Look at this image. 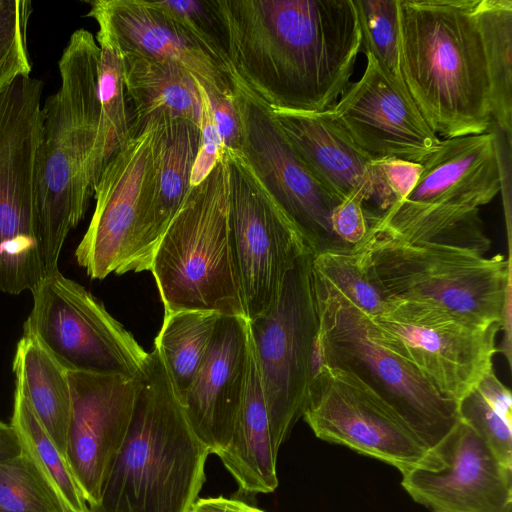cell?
I'll list each match as a JSON object with an SVG mask.
<instances>
[{
    "mask_svg": "<svg viewBox=\"0 0 512 512\" xmlns=\"http://www.w3.org/2000/svg\"><path fill=\"white\" fill-rule=\"evenodd\" d=\"M88 17L102 19L122 53L175 63L207 87L234 93L226 69L157 0H94Z\"/></svg>",
    "mask_w": 512,
    "mask_h": 512,
    "instance_id": "21",
    "label": "cell"
},
{
    "mask_svg": "<svg viewBox=\"0 0 512 512\" xmlns=\"http://www.w3.org/2000/svg\"><path fill=\"white\" fill-rule=\"evenodd\" d=\"M219 317L213 311L165 312L154 347L181 404L202 365Z\"/></svg>",
    "mask_w": 512,
    "mask_h": 512,
    "instance_id": "27",
    "label": "cell"
},
{
    "mask_svg": "<svg viewBox=\"0 0 512 512\" xmlns=\"http://www.w3.org/2000/svg\"><path fill=\"white\" fill-rule=\"evenodd\" d=\"M21 453L18 437L11 427L0 421V462L15 457Z\"/></svg>",
    "mask_w": 512,
    "mask_h": 512,
    "instance_id": "42",
    "label": "cell"
},
{
    "mask_svg": "<svg viewBox=\"0 0 512 512\" xmlns=\"http://www.w3.org/2000/svg\"><path fill=\"white\" fill-rule=\"evenodd\" d=\"M241 491L271 493L278 487V452L271 437L270 420L249 335L246 389L231 440L217 455Z\"/></svg>",
    "mask_w": 512,
    "mask_h": 512,
    "instance_id": "25",
    "label": "cell"
},
{
    "mask_svg": "<svg viewBox=\"0 0 512 512\" xmlns=\"http://www.w3.org/2000/svg\"><path fill=\"white\" fill-rule=\"evenodd\" d=\"M209 454L154 347L143 366L127 436L89 512H190Z\"/></svg>",
    "mask_w": 512,
    "mask_h": 512,
    "instance_id": "4",
    "label": "cell"
},
{
    "mask_svg": "<svg viewBox=\"0 0 512 512\" xmlns=\"http://www.w3.org/2000/svg\"><path fill=\"white\" fill-rule=\"evenodd\" d=\"M96 41L100 128L97 162L100 175L110 159L130 140V118L125 95L123 54L108 25L100 18Z\"/></svg>",
    "mask_w": 512,
    "mask_h": 512,
    "instance_id": "30",
    "label": "cell"
},
{
    "mask_svg": "<svg viewBox=\"0 0 512 512\" xmlns=\"http://www.w3.org/2000/svg\"><path fill=\"white\" fill-rule=\"evenodd\" d=\"M203 87L214 124L222 141L223 151L241 152L242 124L235 92L221 93L213 88L204 85Z\"/></svg>",
    "mask_w": 512,
    "mask_h": 512,
    "instance_id": "39",
    "label": "cell"
},
{
    "mask_svg": "<svg viewBox=\"0 0 512 512\" xmlns=\"http://www.w3.org/2000/svg\"><path fill=\"white\" fill-rule=\"evenodd\" d=\"M122 54L130 139L161 120L182 118L201 126L202 100L193 74L169 61Z\"/></svg>",
    "mask_w": 512,
    "mask_h": 512,
    "instance_id": "24",
    "label": "cell"
},
{
    "mask_svg": "<svg viewBox=\"0 0 512 512\" xmlns=\"http://www.w3.org/2000/svg\"><path fill=\"white\" fill-rule=\"evenodd\" d=\"M459 416L483 439L499 463L512 470V414L490 403L475 387L459 402Z\"/></svg>",
    "mask_w": 512,
    "mask_h": 512,
    "instance_id": "35",
    "label": "cell"
},
{
    "mask_svg": "<svg viewBox=\"0 0 512 512\" xmlns=\"http://www.w3.org/2000/svg\"><path fill=\"white\" fill-rule=\"evenodd\" d=\"M302 417L317 438L380 460L401 474L424 465L430 451L371 388L326 364L312 374Z\"/></svg>",
    "mask_w": 512,
    "mask_h": 512,
    "instance_id": "14",
    "label": "cell"
},
{
    "mask_svg": "<svg viewBox=\"0 0 512 512\" xmlns=\"http://www.w3.org/2000/svg\"><path fill=\"white\" fill-rule=\"evenodd\" d=\"M190 512H264L237 499L223 496L198 498Z\"/></svg>",
    "mask_w": 512,
    "mask_h": 512,
    "instance_id": "41",
    "label": "cell"
},
{
    "mask_svg": "<svg viewBox=\"0 0 512 512\" xmlns=\"http://www.w3.org/2000/svg\"><path fill=\"white\" fill-rule=\"evenodd\" d=\"M331 225L336 239L344 248L359 246L369 229L364 198L360 194L344 198L332 212Z\"/></svg>",
    "mask_w": 512,
    "mask_h": 512,
    "instance_id": "38",
    "label": "cell"
},
{
    "mask_svg": "<svg viewBox=\"0 0 512 512\" xmlns=\"http://www.w3.org/2000/svg\"><path fill=\"white\" fill-rule=\"evenodd\" d=\"M236 82L271 111L330 109L361 33L353 0H214Z\"/></svg>",
    "mask_w": 512,
    "mask_h": 512,
    "instance_id": "1",
    "label": "cell"
},
{
    "mask_svg": "<svg viewBox=\"0 0 512 512\" xmlns=\"http://www.w3.org/2000/svg\"><path fill=\"white\" fill-rule=\"evenodd\" d=\"M33 306L23 331L66 370L135 378L148 352L76 281L56 271L31 291Z\"/></svg>",
    "mask_w": 512,
    "mask_h": 512,
    "instance_id": "12",
    "label": "cell"
},
{
    "mask_svg": "<svg viewBox=\"0 0 512 512\" xmlns=\"http://www.w3.org/2000/svg\"><path fill=\"white\" fill-rule=\"evenodd\" d=\"M229 170V221L246 318L270 311L296 261L313 252L261 184L241 152H225Z\"/></svg>",
    "mask_w": 512,
    "mask_h": 512,
    "instance_id": "13",
    "label": "cell"
},
{
    "mask_svg": "<svg viewBox=\"0 0 512 512\" xmlns=\"http://www.w3.org/2000/svg\"><path fill=\"white\" fill-rule=\"evenodd\" d=\"M354 249L390 299L440 307L479 326L501 323L511 311V262L501 254L435 244L374 243Z\"/></svg>",
    "mask_w": 512,
    "mask_h": 512,
    "instance_id": "8",
    "label": "cell"
},
{
    "mask_svg": "<svg viewBox=\"0 0 512 512\" xmlns=\"http://www.w3.org/2000/svg\"><path fill=\"white\" fill-rule=\"evenodd\" d=\"M12 369L15 388L65 456L72 414L67 371L33 336L26 334L17 343Z\"/></svg>",
    "mask_w": 512,
    "mask_h": 512,
    "instance_id": "26",
    "label": "cell"
},
{
    "mask_svg": "<svg viewBox=\"0 0 512 512\" xmlns=\"http://www.w3.org/2000/svg\"><path fill=\"white\" fill-rule=\"evenodd\" d=\"M475 12L485 47L492 121L511 146L512 1L477 0Z\"/></svg>",
    "mask_w": 512,
    "mask_h": 512,
    "instance_id": "29",
    "label": "cell"
},
{
    "mask_svg": "<svg viewBox=\"0 0 512 512\" xmlns=\"http://www.w3.org/2000/svg\"><path fill=\"white\" fill-rule=\"evenodd\" d=\"M99 53L90 31L75 30L58 62L59 89L42 106L36 214L46 276L58 271L64 242L85 216L100 178Z\"/></svg>",
    "mask_w": 512,
    "mask_h": 512,
    "instance_id": "2",
    "label": "cell"
},
{
    "mask_svg": "<svg viewBox=\"0 0 512 512\" xmlns=\"http://www.w3.org/2000/svg\"><path fill=\"white\" fill-rule=\"evenodd\" d=\"M477 0H398L400 68L428 126L448 138L492 125Z\"/></svg>",
    "mask_w": 512,
    "mask_h": 512,
    "instance_id": "3",
    "label": "cell"
},
{
    "mask_svg": "<svg viewBox=\"0 0 512 512\" xmlns=\"http://www.w3.org/2000/svg\"><path fill=\"white\" fill-rule=\"evenodd\" d=\"M152 123L153 195L121 274L150 270L162 235L191 189V173L200 145V127L182 118Z\"/></svg>",
    "mask_w": 512,
    "mask_h": 512,
    "instance_id": "23",
    "label": "cell"
},
{
    "mask_svg": "<svg viewBox=\"0 0 512 512\" xmlns=\"http://www.w3.org/2000/svg\"><path fill=\"white\" fill-rule=\"evenodd\" d=\"M401 475L403 489L430 512H506L512 507V470L461 420L429 451L424 465Z\"/></svg>",
    "mask_w": 512,
    "mask_h": 512,
    "instance_id": "17",
    "label": "cell"
},
{
    "mask_svg": "<svg viewBox=\"0 0 512 512\" xmlns=\"http://www.w3.org/2000/svg\"><path fill=\"white\" fill-rule=\"evenodd\" d=\"M421 164L412 191L368 221V233L360 245L427 242L484 255L491 241L479 208L490 203L503 185L497 132L441 140Z\"/></svg>",
    "mask_w": 512,
    "mask_h": 512,
    "instance_id": "5",
    "label": "cell"
},
{
    "mask_svg": "<svg viewBox=\"0 0 512 512\" xmlns=\"http://www.w3.org/2000/svg\"><path fill=\"white\" fill-rule=\"evenodd\" d=\"M32 11L29 0H0V94L31 74L27 28Z\"/></svg>",
    "mask_w": 512,
    "mask_h": 512,
    "instance_id": "34",
    "label": "cell"
},
{
    "mask_svg": "<svg viewBox=\"0 0 512 512\" xmlns=\"http://www.w3.org/2000/svg\"><path fill=\"white\" fill-rule=\"evenodd\" d=\"M313 252L288 272L276 305L248 320L250 340L278 452L302 417L315 363L319 313Z\"/></svg>",
    "mask_w": 512,
    "mask_h": 512,
    "instance_id": "10",
    "label": "cell"
},
{
    "mask_svg": "<svg viewBox=\"0 0 512 512\" xmlns=\"http://www.w3.org/2000/svg\"><path fill=\"white\" fill-rule=\"evenodd\" d=\"M11 427L21 452L59 501L64 512H89L65 456L47 434L21 392L15 388Z\"/></svg>",
    "mask_w": 512,
    "mask_h": 512,
    "instance_id": "28",
    "label": "cell"
},
{
    "mask_svg": "<svg viewBox=\"0 0 512 512\" xmlns=\"http://www.w3.org/2000/svg\"><path fill=\"white\" fill-rule=\"evenodd\" d=\"M271 111V110H270ZM295 153L313 176L340 200L360 194L374 204L377 182L372 160L352 141L332 110L271 111Z\"/></svg>",
    "mask_w": 512,
    "mask_h": 512,
    "instance_id": "22",
    "label": "cell"
},
{
    "mask_svg": "<svg viewBox=\"0 0 512 512\" xmlns=\"http://www.w3.org/2000/svg\"><path fill=\"white\" fill-rule=\"evenodd\" d=\"M249 367L248 319L220 315L202 365L183 402L185 416L210 454L228 446Z\"/></svg>",
    "mask_w": 512,
    "mask_h": 512,
    "instance_id": "20",
    "label": "cell"
},
{
    "mask_svg": "<svg viewBox=\"0 0 512 512\" xmlns=\"http://www.w3.org/2000/svg\"><path fill=\"white\" fill-rule=\"evenodd\" d=\"M149 271L165 312L200 310L246 318L231 241L224 153L209 175L191 187Z\"/></svg>",
    "mask_w": 512,
    "mask_h": 512,
    "instance_id": "6",
    "label": "cell"
},
{
    "mask_svg": "<svg viewBox=\"0 0 512 512\" xmlns=\"http://www.w3.org/2000/svg\"><path fill=\"white\" fill-rule=\"evenodd\" d=\"M367 324L380 344L458 404L493 370L501 323L479 326L432 304L390 299Z\"/></svg>",
    "mask_w": 512,
    "mask_h": 512,
    "instance_id": "11",
    "label": "cell"
},
{
    "mask_svg": "<svg viewBox=\"0 0 512 512\" xmlns=\"http://www.w3.org/2000/svg\"><path fill=\"white\" fill-rule=\"evenodd\" d=\"M314 276L319 365L355 375L396 411L428 450L437 447L460 421L459 404L380 344L368 328L367 315Z\"/></svg>",
    "mask_w": 512,
    "mask_h": 512,
    "instance_id": "7",
    "label": "cell"
},
{
    "mask_svg": "<svg viewBox=\"0 0 512 512\" xmlns=\"http://www.w3.org/2000/svg\"><path fill=\"white\" fill-rule=\"evenodd\" d=\"M153 141L150 123L110 159L94 188L95 209L75 250L92 279L121 275L129 257L153 195Z\"/></svg>",
    "mask_w": 512,
    "mask_h": 512,
    "instance_id": "16",
    "label": "cell"
},
{
    "mask_svg": "<svg viewBox=\"0 0 512 512\" xmlns=\"http://www.w3.org/2000/svg\"><path fill=\"white\" fill-rule=\"evenodd\" d=\"M352 141L372 161L397 158L422 163L441 140L428 126L404 83L366 53V67L330 108Z\"/></svg>",
    "mask_w": 512,
    "mask_h": 512,
    "instance_id": "19",
    "label": "cell"
},
{
    "mask_svg": "<svg viewBox=\"0 0 512 512\" xmlns=\"http://www.w3.org/2000/svg\"><path fill=\"white\" fill-rule=\"evenodd\" d=\"M157 2L226 69L231 77L224 28L214 0H157Z\"/></svg>",
    "mask_w": 512,
    "mask_h": 512,
    "instance_id": "36",
    "label": "cell"
},
{
    "mask_svg": "<svg viewBox=\"0 0 512 512\" xmlns=\"http://www.w3.org/2000/svg\"><path fill=\"white\" fill-rule=\"evenodd\" d=\"M198 87L202 100L201 137L198 153L191 173V187L201 183L213 170L223 155L222 141L212 118L206 92L199 79Z\"/></svg>",
    "mask_w": 512,
    "mask_h": 512,
    "instance_id": "40",
    "label": "cell"
},
{
    "mask_svg": "<svg viewBox=\"0 0 512 512\" xmlns=\"http://www.w3.org/2000/svg\"><path fill=\"white\" fill-rule=\"evenodd\" d=\"M41 80L16 79L0 94V291H32L46 277L37 238Z\"/></svg>",
    "mask_w": 512,
    "mask_h": 512,
    "instance_id": "9",
    "label": "cell"
},
{
    "mask_svg": "<svg viewBox=\"0 0 512 512\" xmlns=\"http://www.w3.org/2000/svg\"><path fill=\"white\" fill-rule=\"evenodd\" d=\"M0 512H64L27 457L0 462Z\"/></svg>",
    "mask_w": 512,
    "mask_h": 512,
    "instance_id": "33",
    "label": "cell"
},
{
    "mask_svg": "<svg viewBox=\"0 0 512 512\" xmlns=\"http://www.w3.org/2000/svg\"><path fill=\"white\" fill-rule=\"evenodd\" d=\"M377 182L376 216L401 202L414 188L422 164L397 158L372 161ZM375 216V217H376Z\"/></svg>",
    "mask_w": 512,
    "mask_h": 512,
    "instance_id": "37",
    "label": "cell"
},
{
    "mask_svg": "<svg viewBox=\"0 0 512 512\" xmlns=\"http://www.w3.org/2000/svg\"><path fill=\"white\" fill-rule=\"evenodd\" d=\"M141 375L129 378L67 371L72 414L65 458L88 508L100 501L106 478L127 436Z\"/></svg>",
    "mask_w": 512,
    "mask_h": 512,
    "instance_id": "18",
    "label": "cell"
},
{
    "mask_svg": "<svg viewBox=\"0 0 512 512\" xmlns=\"http://www.w3.org/2000/svg\"><path fill=\"white\" fill-rule=\"evenodd\" d=\"M234 86L242 124L241 153L256 177L314 254L346 249L331 225L332 212L342 200L304 165L270 109L238 83Z\"/></svg>",
    "mask_w": 512,
    "mask_h": 512,
    "instance_id": "15",
    "label": "cell"
},
{
    "mask_svg": "<svg viewBox=\"0 0 512 512\" xmlns=\"http://www.w3.org/2000/svg\"><path fill=\"white\" fill-rule=\"evenodd\" d=\"M506 512H512V507L509 508Z\"/></svg>",
    "mask_w": 512,
    "mask_h": 512,
    "instance_id": "43",
    "label": "cell"
},
{
    "mask_svg": "<svg viewBox=\"0 0 512 512\" xmlns=\"http://www.w3.org/2000/svg\"><path fill=\"white\" fill-rule=\"evenodd\" d=\"M313 271L325 285L342 295L368 317L380 315L389 303L367 255L359 249L327 250L313 257Z\"/></svg>",
    "mask_w": 512,
    "mask_h": 512,
    "instance_id": "31",
    "label": "cell"
},
{
    "mask_svg": "<svg viewBox=\"0 0 512 512\" xmlns=\"http://www.w3.org/2000/svg\"><path fill=\"white\" fill-rule=\"evenodd\" d=\"M361 47L393 79L404 83L400 68L398 0H353Z\"/></svg>",
    "mask_w": 512,
    "mask_h": 512,
    "instance_id": "32",
    "label": "cell"
}]
</instances>
